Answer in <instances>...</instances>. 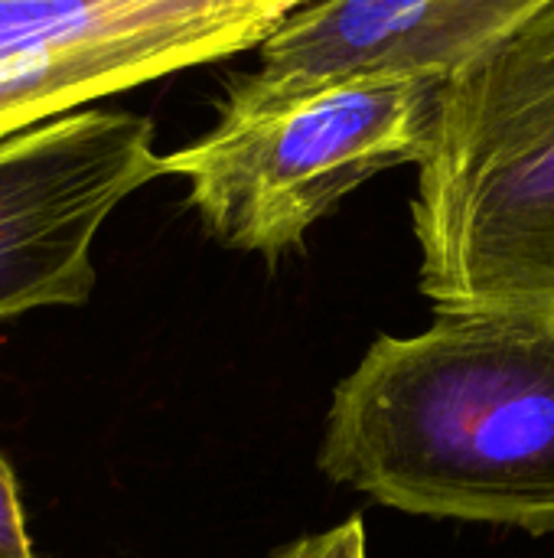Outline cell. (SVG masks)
Listing matches in <instances>:
<instances>
[{
    "instance_id": "cell-1",
    "label": "cell",
    "mask_w": 554,
    "mask_h": 558,
    "mask_svg": "<svg viewBox=\"0 0 554 558\" xmlns=\"http://www.w3.org/2000/svg\"><path fill=\"white\" fill-rule=\"evenodd\" d=\"M320 471L382 507L554 530V311H447L336 386Z\"/></svg>"
},
{
    "instance_id": "cell-2",
    "label": "cell",
    "mask_w": 554,
    "mask_h": 558,
    "mask_svg": "<svg viewBox=\"0 0 554 558\" xmlns=\"http://www.w3.org/2000/svg\"><path fill=\"white\" fill-rule=\"evenodd\" d=\"M411 226L438 314L554 311V7L444 85Z\"/></svg>"
},
{
    "instance_id": "cell-3",
    "label": "cell",
    "mask_w": 554,
    "mask_h": 558,
    "mask_svg": "<svg viewBox=\"0 0 554 558\" xmlns=\"http://www.w3.org/2000/svg\"><path fill=\"white\" fill-rule=\"evenodd\" d=\"M431 78H356L251 121L216 124L163 154L206 232L238 252L281 255L382 170L421 163L441 105Z\"/></svg>"
},
{
    "instance_id": "cell-4",
    "label": "cell",
    "mask_w": 554,
    "mask_h": 558,
    "mask_svg": "<svg viewBox=\"0 0 554 558\" xmlns=\"http://www.w3.org/2000/svg\"><path fill=\"white\" fill-rule=\"evenodd\" d=\"M313 0H0V137L258 49Z\"/></svg>"
},
{
    "instance_id": "cell-5",
    "label": "cell",
    "mask_w": 554,
    "mask_h": 558,
    "mask_svg": "<svg viewBox=\"0 0 554 558\" xmlns=\"http://www.w3.org/2000/svg\"><path fill=\"white\" fill-rule=\"evenodd\" d=\"M163 177L153 124L121 108H78L0 137V324L82 307L108 216Z\"/></svg>"
},
{
    "instance_id": "cell-6",
    "label": "cell",
    "mask_w": 554,
    "mask_h": 558,
    "mask_svg": "<svg viewBox=\"0 0 554 558\" xmlns=\"http://www.w3.org/2000/svg\"><path fill=\"white\" fill-rule=\"evenodd\" d=\"M552 7L554 0H313L258 46V65L225 88L219 121H251L356 78L447 85Z\"/></svg>"
},
{
    "instance_id": "cell-7",
    "label": "cell",
    "mask_w": 554,
    "mask_h": 558,
    "mask_svg": "<svg viewBox=\"0 0 554 558\" xmlns=\"http://www.w3.org/2000/svg\"><path fill=\"white\" fill-rule=\"evenodd\" d=\"M0 558H36L26 530L20 481L3 454H0Z\"/></svg>"
},
{
    "instance_id": "cell-8",
    "label": "cell",
    "mask_w": 554,
    "mask_h": 558,
    "mask_svg": "<svg viewBox=\"0 0 554 558\" xmlns=\"http://www.w3.org/2000/svg\"><path fill=\"white\" fill-rule=\"evenodd\" d=\"M274 558H366V530L362 520L353 517L327 533H313L281 549Z\"/></svg>"
}]
</instances>
